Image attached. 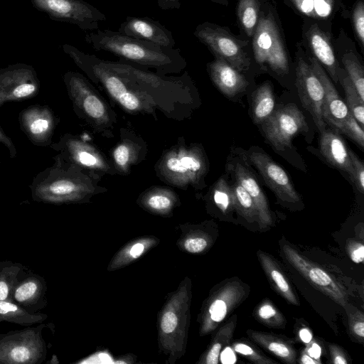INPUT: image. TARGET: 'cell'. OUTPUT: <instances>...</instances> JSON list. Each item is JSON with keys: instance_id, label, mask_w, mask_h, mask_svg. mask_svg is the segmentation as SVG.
Returning <instances> with one entry per match:
<instances>
[{"instance_id": "obj_1", "label": "cell", "mask_w": 364, "mask_h": 364, "mask_svg": "<svg viewBox=\"0 0 364 364\" xmlns=\"http://www.w3.org/2000/svg\"><path fill=\"white\" fill-rule=\"evenodd\" d=\"M85 41L97 51H107L161 73H177L186 65L179 48H165L110 29L98 28L87 33Z\"/></svg>"}, {"instance_id": "obj_2", "label": "cell", "mask_w": 364, "mask_h": 364, "mask_svg": "<svg viewBox=\"0 0 364 364\" xmlns=\"http://www.w3.org/2000/svg\"><path fill=\"white\" fill-rule=\"evenodd\" d=\"M276 6L274 0H264L251 48L257 66L285 77L291 72L292 60Z\"/></svg>"}, {"instance_id": "obj_3", "label": "cell", "mask_w": 364, "mask_h": 364, "mask_svg": "<svg viewBox=\"0 0 364 364\" xmlns=\"http://www.w3.org/2000/svg\"><path fill=\"white\" fill-rule=\"evenodd\" d=\"M54 164L39 172L29 188L33 200L47 204H60L78 200L85 187L75 165L59 155Z\"/></svg>"}, {"instance_id": "obj_4", "label": "cell", "mask_w": 364, "mask_h": 364, "mask_svg": "<svg viewBox=\"0 0 364 364\" xmlns=\"http://www.w3.org/2000/svg\"><path fill=\"white\" fill-rule=\"evenodd\" d=\"M193 35L215 57L242 73L250 71L255 64L250 41L233 34L228 27L205 21L196 27Z\"/></svg>"}, {"instance_id": "obj_5", "label": "cell", "mask_w": 364, "mask_h": 364, "mask_svg": "<svg viewBox=\"0 0 364 364\" xmlns=\"http://www.w3.org/2000/svg\"><path fill=\"white\" fill-rule=\"evenodd\" d=\"M46 327L43 322L0 333V364L43 363L47 355V345L43 337Z\"/></svg>"}, {"instance_id": "obj_6", "label": "cell", "mask_w": 364, "mask_h": 364, "mask_svg": "<svg viewBox=\"0 0 364 364\" xmlns=\"http://www.w3.org/2000/svg\"><path fill=\"white\" fill-rule=\"evenodd\" d=\"M303 19L300 44L304 52L315 58L337 83L341 66L334 53L331 21L307 17Z\"/></svg>"}, {"instance_id": "obj_7", "label": "cell", "mask_w": 364, "mask_h": 364, "mask_svg": "<svg viewBox=\"0 0 364 364\" xmlns=\"http://www.w3.org/2000/svg\"><path fill=\"white\" fill-rule=\"evenodd\" d=\"M37 10L54 21L74 24L84 31H96L106 16L83 0H31Z\"/></svg>"}, {"instance_id": "obj_8", "label": "cell", "mask_w": 364, "mask_h": 364, "mask_svg": "<svg viewBox=\"0 0 364 364\" xmlns=\"http://www.w3.org/2000/svg\"><path fill=\"white\" fill-rule=\"evenodd\" d=\"M295 77L300 100L321 133L326 127L322 115L324 90L299 42L296 43L295 50Z\"/></svg>"}, {"instance_id": "obj_9", "label": "cell", "mask_w": 364, "mask_h": 364, "mask_svg": "<svg viewBox=\"0 0 364 364\" xmlns=\"http://www.w3.org/2000/svg\"><path fill=\"white\" fill-rule=\"evenodd\" d=\"M282 250L289 263L312 286L338 304L346 306L347 294L329 273L287 243L282 245Z\"/></svg>"}, {"instance_id": "obj_10", "label": "cell", "mask_w": 364, "mask_h": 364, "mask_svg": "<svg viewBox=\"0 0 364 364\" xmlns=\"http://www.w3.org/2000/svg\"><path fill=\"white\" fill-rule=\"evenodd\" d=\"M39 90L40 81L31 65L18 63L0 68V107L9 102L31 99Z\"/></svg>"}, {"instance_id": "obj_11", "label": "cell", "mask_w": 364, "mask_h": 364, "mask_svg": "<svg viewBox=\"0 0 364 364\" xmlns=\"http://www.w3.org/2000/svg\"><path fill=\"white\" fill-rule=\"evenodd\" d=\"M262 131L269 141L278 150L291 146L292 138L306 130L305 117L294 105H287L272 112L262 123Z\"/></svg>"}, {"instance_id": "obj_12", "label": "cell", "mask_w": 364, "mask_h": 364, "mask_svg": "<svg viewBox=\"0 0 364 364\" xmlns=\"http://www.w3.org/2000/svg\"><path fill=\"white\" fill-rule=\"evenodd\" d=\"M46 279L24 265L13 287L11 300L31 313L40 312L48 304Z\"/></svg>"}, {"instance_id": "obj_13", "label": "cell", "mask_w": 364, "mask_h": 364, "mask_svg": "<svg viewBox=\"0 0 364 364\" xmlns=\"http://www.w3.org/2000/svg\"><path fill=\"white\" fill-rule=\"evenodd\" d=\"M21 129L29 141L36 146L51 144L57 118L48 105H33L18 114Z\"/></svg>"}, {"instance_id": "obj_14", "label": "cell", "mask_w": 364, "mask_h": 364, "mask_svg": "<svg viewBox=\"0 0 364 364\" xmlns=\"http://www.w3.org/2000/svg\"><path fill=\"white\" fill-rule=\"evenodd\" d=\"M250 159L267 185L282 200L296 203L300 197L284 170L268 155L252 152Z\"/></svg>"}, {"instance_id": "obj_15", "label": "cell", "mask_w": 364, "mask_h": 364, "mask_svg": "<svg viewBox=\"0 0 364 364\" xmlns=\"http://www.w3.org/2000/svg\"><path fill=\"white\" fill-rule=\"evenodd\" d=\"M117 31L165 48H173L176 46L172 32L159 21L146 16H127Z\"/></svg>"}, {"instance_id": "obj_16", "label": "cell", "mask_w": 364, "mask_h": 364, "mask_svg": "<svg viewBox=\"0 0 364 364\" xmlns=\"http://www.w3.org/2000/svg\"><path fill=\"white\" fill-rule=\"evenodd\" d=\"M305 54L323 87V118L324 121L334 127L341 129L343 122L350 113L323 67L315 58L306 53Z\"/></svg>"}, {"instance_id": "obj_17", "label": "cell", "mask_w": 364, "mask_h": 364, "mask_svg": "<svg viewBox=\"0 0 364 364\" xmlns=\"http://www.w3.org/2000/svg\"><path fill=\"white\" fill-rule=\"evenodd\" d=\"M247 290L245 285L238 280H232L224 285L208 306L205 329L210 331L222 322L245 299Z\"/></svg>"}, {"instance_id": "obj_18", "label": "cell", "mask_w": 364, "mask_h": 364, "mask_svg": "<svg viewBox=\"0 0 364 364\" xmlns=\"http://www.w3.org/2000/svg\"><path fill=\"white\" fill-rule=\"evenodd\" d=\"M208 70L215 85L228 97L244 91L249 85L242 73L221 58L215 57L208 64Z\"/></svg>"}, {"instance_id": "obj_19", "label": "cell", "mask_w": 364, "mask_h": 364, "mask_svg": "<svg viewBox=\"0 0 364 364\" xmlns=\"http://www.w3.org/2000/svg\"><path fill=\"white\" fill-rule=\"evenodd\" d=\"M236 181L239 183L252 198L258 215V223L261 228L272 224V218L268 200L257 180L246 167L237 164L234 168Z\"/></svg>"}, {"instance_id": "obj_20", "label": "cell", "mask_w": 364, "mask_h": 364, "mask_svg": "<svg viewBox=\"0 0 364 364\" xmlns=\"http://www.w3.org/2000/svg\"><path fill=\"white\" fill-rule=\"evenodd\" d=\"M320 149L323 156L330 164L351 176L352 165L349 150L338 133L330 129H325L321 132Z\"/></svg>"}, {"instance_id": "obj_21", "label": "cell", "mask_w": 364, "mask_h": 364, "mask_svg": "<svg viewBox=\"0 0 364 364\" xmlns=\"http://www.w3.org/2000/svg\"><path fill=\"white\" fill-rule=\"evenodd\" d=\"M257 257L266 276L273 285L274 289L289 304L299 305V300L293 291L291 283L274 259L262 250L257 252Z\"/></svg>"}, {"instance_id": "obj_22", "label": "cell", "mask_w": 364, "mask_h": 364, "mask_svg": "<svg viewBox=\"0 0 364 364\" xmlns=\"http://www.w3.org/2000/svg\"><path fill=\"white\" fill-rule=\"evenodd\" d=\"M247 334L257 344L274 355L283 362L294 364L296 361V351L293 346L277 335L247 330Z\"/></svg>"}, {"instance_id": "obj_23", "label": "cell", "mask_w": 364, "mask_h": 364, "mask_svg": "<svg viewBox=\"0 0 364 364\" xmlns=\"http://www.w3.org/2000/svg\"><path fill=\"white\" fill-rule=\"evenodd\" d=\"M264 0H237V23L240 35L251 40L258 24Z\"/></svg>"}, {"instance_id": "obj_24", "label": "cell", "mask_w": 364, "mask_h": 364, "mask_svg": "<svg viewBox=\"0 0 364 364\" xmlns=\"http://www.w3.org/2000/svg\"><path fill=\"white\" fill-rule=\"evenodd\" d=\"M48 318L43 313H31L11 300H0V323L6 321L23 326L43 323Z\"/></svg>"}, {"instance_id": "obj_25", "label": "cell", "mask_w": 364, "mask_h": 364, "mask_svg": "<svg viewBox=\"0 0 364 364\" xmlns=\"http://www.w3.org/2000/svg\"><path fill=\"white\" fill-rule=\"evenodd\" d=\"M274 97L269 83L264 82L255 92L252 104V112L255 123L262 124L273 112Z\"/></svg>"}, {"instance_id": "obj_26", "label": "cell", "mask_w": 364, "mask_h": 364, "mask_svg": "<svg viewBox=\"0 0 364 364\" xmlns=\"http://www.w3.org/2000/svg\"><path fill=\"white\" fill-rule=\"evenodd\" d=\"M338 80L343 87L346 106L351 115L356 119L360 126H364V101H363L350 79L341 66L338 71Z\"/></svg>"}, {"instance_id": "obj_27", "label": "cell", "mask_w": 364, "mask_h": 364, "mask_svg": "<svg viewBox=\"0 0 364 364\" xmlns=\"http://www.w3.org/2000/svg\"><path fill=\"white\" fill-rule=\"evenodd\" d=\"M233 207L237 212L249 222H258L255 205L246 190L237 181L231 186Z\"/></svg>"}, {"instance_id": "obj_28", "label": "cell", "mask_w": 364, "mask_h": 364, "mask_svg": "<svg viewBox=\"0 0 364 364\" xmlns=\"http://www.w3.org/2000/svg\"><path fill=\"white\" fill-rule=\"evenodd\" d=\"M237 316L234 315L218 331L215 339L208 350L205 363L207 364L218 363L219 356L223 349L231 341L236 326Z\"/></svg>"}, {"instance_id": "obj_29", "label": "cell", "mask_w": 364, "mask_h": 364, "mask_svg": "<svg viewBox=\"0 0 364 364\" xmlns=\"http://www.w3.org/2000/svg\"><path fill=\"white\" fill-rule=\"evenodd\" d=\"M167 168L174 173H193L196 176L201 173L204 169L202 158L197 154H188L181 156H171L167 159Z\"/></svg>"}, {"instance_id": "obj_30", "label": "cell", "mask_w": 364, "mask_h": 364, "mask_svg": "<svg viewBox=\"0 0 364 364\" xmlns=\"http://www.w3.org/2000/svg\"><path fill=\"white\" fill-rule=\"evenodd\" d=\"M23 267L19 262L0 261V300H11L13 287Z\"/></svg>"}, {"instance_id": "obj_31", "label": "cell", "mask_w": 364, "mask_h": 364, "mask_svg": "<svg viewBox=\"0 0 364 364\" xmlns=\"http://www.w3.org/2000/svg\"><path fill=\"white\" fill-rule=\"evenodd\" d=\"M255 316L258 321L269 327L281 328L286 323L283 314L268 299L262 301L257 306Z\"/></svg>"}, {"instance_id": "obj_32", "label": "cell", "mask_w": 364, "mask_h": 364, "mask_svg": "<svg viewBox=\"0 0 364 364\" xmlns=\"http://www.w3.org/2000/svg\"><path fill=\"white\" fill-rule=\"evenodd\" d=\"M233 350L244 356L250 362L256 364L277 363L262 354L256 347L247 341H237L232 343Z\"/></svg>"}, {"instance_id": "obj_33", "label": "cell", "mask_w": 364, "mask_h": 364, "mask_svg": "<svg viewBox=\"0 0 364 364\" xmlns=\"http://www.w3.org/2000/svg\"><path fill=\"white\" fill-rule=\"evenodd\" d=\"M344 308L346 310L348 318V327L350 333L358 342L362 343L364 340V315L362 311L357 309L350 304H346Z\"/></svg>"}, {"instance_id": "obj_34", "label": "cell", "mask_w": 364, "mask_h": 364, "mask_svg": "<svg viewBox=\"0 0 364 364\" xmlns=\"http://www.w3.org/2000/svg\"><path fill=\"white\" fill-rule=\"evenodd\" d=\"M351 23L355 37L363 51L364 49V3L363 0H356L353 5L351 15Z\"/></svg>"}, {"instance_id": "obj_35", "label": "cell", "mask_w": 364, "mask_h": 364, "mask_svg": "<svg viewBox=\"0 0 364 364\" xmlns=\"http://www.w3.org/2000/svg\"><path fill=\"white\" fill-rule=\"evenodd\" d=\"M214 200L223 211L234 208L231 186L230 187L223 179L220 180L217 184L214 191Z\"/></svg>"}, {"instance_id": "obj_36", "label": "cell", "mask_w": 364, "mask_h": 364, "mask_svg": "<svg viewBox=\"0 0 364 364\" xmlns=\"http://www.w3.org/2000/svg\"><path fill=\"white\" fill-rule=\"evenodd\" d=\"M340 130L353 140L358 146L363 148V128L360 126L351 114L345 120Z\"/></svg>"}, {"instance_id": "obj_37", "label": "cell", "mask_w": 364, "mask_h": 364, "mask_svg": "<svg viewBox=\"0 0 364 364\" xmlns=\"http://www.w3.org/2000/svg\"><path fill=\"white\" fill-rule=\"evenodd\" d=\"M349 156L352 165L351 178L358 190L363 193L364 191V165L363 161L350 150Z\"/></svg>"}, {"instance_id": "obj_38", "label": "cell", "mask_w": 364, "mask_h": 364, "mask_svg": "<svg viewBox=\"0 0 364 364\" xmlns=\"http://www.w3.org/2000/svg\"><path fill=\"white\" fill-rule=\"evenodd\" d=\"M346 251L350 259L355 263H361L364 259V245L362 242L349 240L346 244Z\"/></svg>"}, {"instance_id": "obj_39", "label": "cell", "mask_w": 364, "mask_h": 364, "mask_svg": "<svg viewBox=\"0 0 364 364\" xmlns=\"http://www.w3.org/2000/svg\"><path fill=\"white\" fill-rule=\"evenodd\" d=\"M208 243L206 239L202 237L188 238L184 242V247L186 251L191 253H199L203 251Z\"/></svg>"}, {"instance_id": "obj_40", "label": "cell", "mask_w": 364, "mask_h": 364, "mask_svg": "<svg viewBox=\"0 0 364 364\" xmlns=\"http://www.w3.org/2000/svg\"><path fill=\"white\" fill-rule=\"evenodd\" d=\"M178 325V317L171 311L165 312L161 318V328L164 333H171L174 331Z\"/></svg>"}, {"instance_id": "obj_41", "label": "cell", "mask_w": 364, "mask_h": 364, "mask_svg": "<svg viewBox=\"0 0 364 364\" xmlns=\"http://www.w3.org/2000/svg\"><path fill=\"white\" fill-rule=\"evenodd\" d=\"M121 105H122L126 109L129 111H135L140 106V102L138 97L128 91L117 100Z\"/></svg>"}, {"instance_id": "obj_42", "label": "cell", "mask_w": 364, "mask_h": 364, "mask_svg": "<svg viewBox=\"0 0 364 364\" xmlns=\"http://www.w3.org/2000/svg\"><path fill=\"white\" fill-rule=\"evenodd\" d=\"M171 203V200L164 195H154L148 200V205L155 210L167 209Z\"/></svg>"}, {"instance_id": "obj_43", "label": "cell", "mask_w": 364, "mask_h": 364, "mask_svg": "<svg viewBox=\"0 0 364 364\" xmlns=\"http://www.w3.org/2000/svg\"><path fill=\"white\" fill-rule=\"evenodd\" d=\"M329 350L332 359V363L334 364H348L349 363L347 355L344 350L336 344H331L329 346Z\"/></svg>"}, {"instance_id": "obj_44", "label": "cell", "mask_w": 364, "mask_h": 364, "mask_svg": "<svg viewBox=\"0 0 364 364\" xmlns=\"http://www.w3.org/2000/svg\"><path fill=\"white\" fill-rule=\"evenodd\" d=\"M114 158L115 162L119 166H124L127 164L129 158V149L124 145L122 144L117 146L114 152Z\"/></svg>"}, {"instance_id": "obj_45", "label": "cell", "mask_w": 364, "mask_h": 364, "mask_svg": "<svg viewBox=\"0 0 364 364\" xmlns=\"http://www.w3.org/2000/svg\"><path fill=\"white\" fill-rule=\"evenodd\" d=\"M0 144H2L7 148L11 158H14L16 156L17 151L12 139L4 132L1 127Z\"/></svg>"}, {"instance_id": "obj_46", "label": "cell", "mask_w": 364, "mask_h": 364, "mask_svg": "<svg viewBox=\"0 0 364 364\" xmlns=\"http://www.w3.org/2000/svg\"><path fill=\"white\" fill-rule=\"evenodd\" d=\"M158 6L162 10L178 9L181 0H157Z\"/></svg>"}, {"instance_id": "obj_47", "label": "cell", "mask_w": 364, "mask_h": 364, "mask_svg": "<svg viewBox=\"0 0 364 364\" xmlns=\"http://www.w3.org/2000/svg\"><path fill=\"white\" fill-rule=\"evenodd\" d=\"M307 347L304 350L311 358L320 360V356H321V348L320 346L314 341H311L310 343H307Z\"/></svg>"}, {"instance_id": "obj_48", "label": "cell", "mask_w": 364, "mask_h": 364, "mask_svg": "<svg viewBox=\"0 0 364 364\" xmlns=\"http://www.w3.org/2000/svg\"><path fill=\"white\" fill-rule=\"evenodd\" d=\"M300 363L303 364H321V362L320 360H317L313 358H311L305 350H304L301 357L299 360Z\"/></svg>"}, {"instance_id": "obj_49", "label": "cell", "mask_w": 364, "mask_h": 364, "mask_svg": "<svg viewBox=\"0 0 364 364\" xmlns=\"http://www.w3.org/2000/svg\"><path fill=\"white\" fill-rule=\"evenodd\" d=\"M144 246L141 243H136L132 247L129 251L130 255L136 258L139 257L144 252Z\"/></svg>"}, {"instance_id": "obj_50", "label": "cell", "mask_w": 364, "mask_h": 364, "mask_svg": "<svg viewBox=\"0 0 364 364\" xmlns=\"http://www.w3.org/2000/svg\"><path fill=\"white\" fill-rule=\"evenodd\" d=\"M299 334L301 340L306 344L312 341V334L311 331L306 328H301L299 331Z\"/></svg>"}, {"instance_id": "obj_51", "label": "cell", "mask_w": 364, "mask_h": 364, "mask_svg": "<svg viewBox=\"0 0 364 364\" xmlns=\"http://www.w3.org/2000/svg\"><path fill=\"white\" fill-rule=\"evenodd\" d=\"M213 3L223 5V6H228V0H210Z\"/></svg>"}, {"instance_id": "obj_52", "label": "cell", "mask_w": 364, "mask_h": 364, "mask_svg": "<svg viewBox=\"0 0 364 364\" xmlns=\"http://www.w3.org/2000/svg\"><path fill=\"white\" fill-rule=\"evenodd\" d=\"M58 359H57V357L55 356V355H53V358H52V360H50V361H48L47 363H58Z\"/></svg>"}, {"instance_id": "obj_53", "label": "cell", "mask_w": 364, "mask_h": 364, "mask_svg": "<svg viewBox=\"0 0 364 364\" xmlns=\"http://www.w3.org/2000/svg\"><path fill=\"white\" fill-rule=\"evenodd\" d=\"M337 1H338V4L342 6V8H343V4L342 0H337Z\"/></svg>"}, {"instance_id": "obj_54", "label": "cell", "mask_w": 364, "mask_h": 364, "mask_svg": "<svg viewBox=\"0 0 364 364\" xmlns=\"http://www.w3.org/2000/svg\"><path fill=\"white\" fill-rule=\"evenodd\" d=\"M283 1H284L287 5H288L289 0H283Z\"/></svg>"}, {"instance_id": "obj_55", "label": "cell", "mask_w": 364, "mask_h": 364, "mask_svg": "<svg viewBox=\"0 0 364 364\" xmlns=\"http://www.w3.org/2000/svg\"><path fill=\"white\" fill-rule=\"evenodd\" d=\"M0 184H1V181H0Z\"/></svg>"}]
</instances>
